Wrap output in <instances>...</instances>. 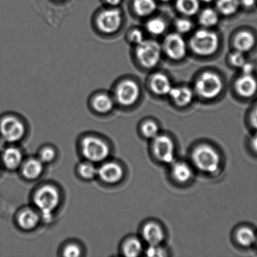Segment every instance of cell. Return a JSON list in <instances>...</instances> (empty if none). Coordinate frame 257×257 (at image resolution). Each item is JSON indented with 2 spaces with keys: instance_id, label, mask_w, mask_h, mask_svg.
<instances>
[{
  "instance_id": "cell-43",
  "label": "cell",
  "mask_w": 257,
  "mask_h": 257,
  "mask_svg": "<svg viewBox=\"0 0 257 257\" xmlns=\"http://www.w3.org/2000/svg\"><path fill=\"white\" fill-rule=\"evenodd\" d=\"M5 142H6V141L4 140L2 136H0V152L4 150Z\"/></svg>"
},
{
  "instance_id": "cell-21",
  "label": "cell",
  "mask_w": 257,
  "mask_h": 257,
  "mask_svg": "<svg viewBox=\"0 0 257 257\" xmlns=\"http://www.w3.org/2000/svg\"><path fill=\"white\" fill-rule=\"evenodd\" d=\"M133 10L139 17H147L153 14L157 9L155 0H134Z\"/></svg>"
},
{
  "instance_id": "cell-4",
  "label": "cell",
  "mask_w": 257,
  "mask_h": 257,
  "mask_svg": "<svg viewBox=\"0 0 257 257\" xmlns=\"http://www.w3.org/2000/svg\"><path fill=\"white\" fill-rule=\"evenodd\" d=\"M219 38L215 32L201 29L195 33L190 40V47L194 53L200 56L215 54L219 47Z\"/></svg>"
},
{
  "instance_id": "cell-24",
  "label": "cell",
  "mask_w": 257,
  "mask_h": 257,
  "mask_svg": "<svg viewBox=\"0 0 257 257\" xmlns=\"http://www.w3.org/2000/svg\"><path fill=\"white\" fill-rule=\"evenodd\" d=\"M236 237L238 243L245 247H249L253 245L257 240L255 231L248 227L239 229L236 232Z\"/></svg>"
},
{
  "instance_id": "cell-18",
  "label": "cell",
  "mask_w": 257,
  "mask_h": 257,
  "mask_svg": "<svg viewBox=\"0 0 257 257\" xmlns=\"http://www.w3.org/2000/svg\"><path fill=\"white\" fill-rule=\"evenodd\" d=\"M256 40L254 35L248 31H241L236 35L234 39V45L236 50L245 54L255 46Z\"/></svg>"
},
{
  "instance_id": "cell-44",
  "label": "cell",
  "mask_w": 257,
  "mask_h": 257,
  "mask_svg": "<svg viewBox=\"0 0 257 257\" xmlns=\"http://www.w3.org/2000/svg\"><path fill=\"white\" fill-rule=\"evenodd\" d=\"M53 1L57 3H62L66 1V0H53Z\"/></svg>"
},
{
  "instance_id": "cell-22",
  "label": "cell",
  "mask_w": 257,
  "mask_h": 257,
  "mask_svg": "<svg viewBox=\"0 0 257 257\" xmlns=\"http://www.w3.org/2000/svg\"><path fill=\"white\" fill-rule=\"evenodd\" d=\"M176 8L181 14L193 16L198 12L200 4L199 0H177Z\"/></svg>"
},
{
  "instance_id": "cell-27",
  "label": "cell",
  "mask_w": 257,
  "mask_h": 257,
  "mask_svg": "<svg viewBox=\"0 0 257 257\" xmlns=\"http://www.w3.org/2000/svg\"><path fill=\"white\" fill-rule=\"evenodd\" d=\"M239 0H218L216 6L218 11L225 16L235 14L240 7Z\"/></svg>"
},
{
  "instance_id": "cell-1",
  "label": "cell",
  "mask_w": 257,
  "mask_h": 257,
  "mask_svg": "<svg viewBox=\"0 0 257 257\" xmlns=\"http://www.w3.org/2000/svg\"><path fill=\"white\" fill-rule=\"evenodd\" d=\"M124 22L122 10L118 7L104 6L98 8L92 17V27L98 37L111 39L118 34Z\"/></svg>"
},
{
  "instance_id": "cell-41",
  "label": "cell",
  "mask_w": 257,
  "mask_h": 257,
  "mask_svg": "<svg viewBox=\"0 0 257 257\" xmlns=\"http://www.w3.org/2000/svg\"><path fill=\"white\" fill-rule=\"evenodd\" d=\"M240 5L245 7H251L255 5L256 0H239Z\"/></svg>"
},
{
  "instance_id": "cell-26",
  "label": "cell",
  "mask_w": 257,
  "mask_h": 257,
  "mask_svg": "<svg viewBox=\"0 0 257 257\" xmlns=\"http://www.w3.org/2000/svg\"><path fill=\"white\" fill-rule=\"evenodd\" d=\"M219 21L218 12L212 9H206L201 12L199 22L202 26L210 28L215 26Z\"/></svg>"
},
{
  "instance_id": "cell-7",
  "label": "cell",
  "mask_w": 257,
  "mask_h": 257,
  "mask_svg": "<svg viewBox=\"0 0 257 257\" xmlns=\"http://www.w3.org/2000/svg\"><path fill=\"white\" fill-rule=\"evenodd\" d=\"M223 87L221 77L215 73L204 72L196 80L195 90L200 96L211 99L220 94Z\"/></svg>"
},
{
  "instance_id": "cell-25",
  "label": "cell",
  "mask_w": 257,
  "mask_h": 257,
  "mask_svg": "<svg viewBox=\"0 0 257 257\" xmlns=\"http://www.w3.org/2000/svg\"><path fill=\"white\" fill-rule=\"evenodd\" d=\"M39 215L32 210H26L23 211L19 217L20 226L25 230L34 228L39 223Z\"/></svg>"
},
{
  "instance_id": "cell-45",
  "label": "cell",
  "mask_w": 257,
  "mask_h": 257,
  "mask_svg": "<svg viewBox=\"0 0 257 257\" xmlns=\"http://www.w3.org/2000/svg\"><path fill=\"white\" fill-rule=\"evenodd\" d=\"M203 1L205 3H210L211 2H212L213 0H203Z\"/></svg>"
},
{
  "instance_id": "cell-30",
  "label": "cell",
  "mask_w": 257,
  "mask_h": 257,
  "mask_svg": "<svg viewBox=\"0 0 257 257\" xmlns=\"http://www.w3.org/2000/svg\"><path fill=\"white\" fill-rule=\"evenodd\" d=\"M141 130H142L143 135L146 138L152 139V140L157 137L159 133V127L158 125L155 122L151 121V120H148L143 123Z\"/></svg>"
},
{
  "instance_id": "cell-42",
  "label": "cell",
  "mask_w": 257,
  "mask_h": 257,
  "mask_svg": "<svg viewBox=\"0 0 257 257\" xmlns=\"http://www.w3.org/2000/svg\"><path fill=\"white\" fill-rule=\"evenodd\" d=\"M250 145L253 150L257 153V133L251 138Z\"/></svg>"
},
{
  "instance_id": "cell-13",
  "label": "cell",
  "mask_w": 257,
  "mask_h": 257,
  "mask_svg": "<svg viewBox=\"0 0 257 257\" xmlns=\"http://www.w3.org/2000/svg\"><path fill=\"white\" fill-rule=\"evenodd\" d=\"M98 175L103 181L108 183H115L122 180L123 169L115 163H107L98 170Z\"/></svg>"
},
{
  "instance_id": "cell-12",
  "label": "cell",
  "mask_w": 257,
  "mask_h": 257,
  "mask_svg": "<svg viewBox=\"0 0 257 257\" xmlns=\"http://www.w3.org/2000/svg\"><path fill=\"white\" fill-rule=\"evenodd\" d=\"M163 49L171 59H183L187 54V45L180 34L173 33L165 37L163 43Z\"/></svg>"
},
{
  "instance_id": "cell-10",
  "label": "cell",
  "mask_w": 257,
  "mask_h": 257,
  "mask_svg": "<svg viewBox=\"0 0 257 257\" xmlns=\"http://www.w3.org/2000/svg\"><path fill=\"white\" fill-rule=\"evenodd\" d=\"M81 150L84 157L92 162L105 160L110 154L107 144L95 137L84 138L81 144Z\"/></svg>"
},
{
  "instance_id": "cell-3",
  "label": "cell",
  "mask_w": 257,
  "mask_h": 257,
  "mask_svg": "<svg viewBox=\"0 0 257 257\" xmlns=\"http://www.w3.org/2000/svg\"><path fill=\"white\" fill-rule=\"evenodd\" d=\"M192 160L196 167L203 172L213 173L220 168V156L210 145H201L194 150Z\"/></svg>"
},
{
  "instance_id": "cell-16",
  "label": "cell",
  "mask_w": 257,
  "mask_h": 257,
  "mask_svg": "<svg viewBox=\"0 0 257 257\" xmlns=\"http://www.w3.org/2000/svg\"><path fill=\"white\" fill-rule=\"evenodd\" d=\"M150 88L153 93L158 95H168L173 88L169 79L165 75L157 73L151 78Z\"/></svg>"
},
{
  "instance_id": "cell-11",
  "label": "cell",
  "mask_w": 257,
  "mask_h": 257,
  "mask_svg": "<svg viewBox=\"0 0 257 257\" xmlns=\"http://www.w3.org/2000/svg\"><path fill=\"white\" fill-rule=\"evenodd\" d=\"M153 154L158 161L170 164L175 160V145L168 136L158 135L153 139L152 145Z\"/></svg>"
},
{
  "instance_id": "cell-35",
  "label": "cell",
  "mask_w": 257,
  "mask_h": 257,
  "mask_svg": "<svg viewBox=\"0 0 257 257\" xmlns=\"http://www.w3.org/2000/svg\"><path fill=\"white\" fill-rule=\"evenodd\" d=\"M146 255L152 257L165 256L166 254L164 249L161 247L160 245H150L145 251Z\"/></svg>"
},
{
  "instance_id": "cell-36",
  "label": "cell",
  "mask_w": 257,
  "mask_h": 257,
  "mask_svg": "<svg viewBox=\"0 0 257 257\" xmlns=\"http://www.w3.org/2000/svg\"><path fill=\"white\" fill-rule=\"evenodd\" d=\"M55 158L54 151L51 148H47L42 151L40 155V160L42 163H49Z\"/></svg>"
},
{
  "instance_id": "cell-6",
  "label": "cell",
  "mask_w": 257,
  "mask_h": 257,
  "mask_svg": "<svg viewBox=\"0 0 257 257\" xmlns=\"http://www.w3.org/2000/svg\"><path fill=\"white\" fill-rule=\"evenodd\" d=\"M135 55L140 65L151 69L159 62L162 56V47L155 40H144L136 46Z\"/></svg>"
},
{
  "instance_id": "cell-39",
  "label": "cell",
  "mask_w": 257,
  "mask_h": 257,
  "mask_svg": "<svg viewBox=\"0 0 257 257\" xmlns=\"http://www.w3.org/2000/svg\"><path fill=\"white\" fill-rule=\"evenodd\" d=\"M103 5L111 7H118L123 0H102Z\"/></svg>"
},
{
  "instance_id": "cell-37",
  "label": "cell",
  "mask_w": 257,
  "mask_h": 257,
  "mask_svg": "<svg viewBox=\"0 0 257 257\" xmlns=\"http://www.w3.org/2000/svg\"><path fill=\"white\" fill-rule=\"evenodd\" d=\"M80 254V248L77 245H69L64 250V256L67 257H77Z\"/></svg>"
},
{
  "instance_id": "cell-33",
  "label": "cell",
  "mask_w": 257,
  "mask_h": 257,
  "mask_svg": "<svg viewBox=\"0 0 257 257\" xmlns=\"http://www.w3.org/2000/svg\"><path fill=\"white\" fill-rule=\"evenodd\" d=\"M127 39L131 44L137 46L145 40L144 35L140 30L133 29L128 32Z\"/></svg>"
},
{
  "instance_id": "cell-9",
  "label": "cell",
  "mask_w": 257,
  "mask_h": 257,
  "mask_svg": "<svg viewBox=\"0 0 257 257\" xmlns=\"http://www.w3.org/2000/svg\"><path fill=\"white\" fill-rule=\"evenodd\" d=\"M88 105L95 114L107 115L117 107L110 90L100 89L95 90L88 98Z\"/></svg>"
},
{
  "instance_id": "cell-23",
  "label": "cell",
  "mask_w": 257,
  "mask_h": 257,
  "mask_svg": "<svg viewBox=\"0 0 257 257\" xmlns=\"http://www.w3.org/2000/svg\"><path fill=\"white\" fill-rule=\"evenodd\" d=\"M42 163L40 160H35V159L27 161L23 168V174L25 177L29 180L37 178L42 172Z\"/></svg>"
},
{
  "instance_id": "cell-32",
  "label": "cell",
  "mask_w": 257,
  "mask_h": 257,
  "mask_svg": "<svg viewBox=\"0 0 257 257\" xmlns=\"http://www.w3.org/2000/svg\"><path fill=\"white\" fill-rule=\"evenodd\" d=\"M176 29L180 34H187L192 30L193 23L187 19H180L176 20Z\"/></svg>"
},
{
  "instance_id": "cell-5",
  "label": "cell",
  "mask_w": 257,
  "mask_h": 257,
  "mask_svg": "<svg viewBox=\"0 0 257 257\" xmlns=\"http://www.w3.org/2000/svg\"><path fill=\"white\" fill-rule=\"evenodd\" d=\"M59 201L60 195L57 189L49 185L40 188L34 196L35 205L41 211L42 218L45 221L51 220L53 211L59 205Z\"/></svg>"
},
{
  "instance_id": "cell-15",
  "label": "cell",
  "mask_w": 257,
  "mask_h": 257,
  "mask_svg": "<svg viewBox=\"0 0 257 257\" xmlns=\"http://www.w3.org/2000/svg\"><path fill=\"white\" fill-rule=\"evenodd\" d=\"M142 235L149 245H160L165 238L162 227L155 222H149L143 226Z\"/></svg>"
},
{
  "instance_id": "cell-38",
  "label": "cell",
  "mask_w": 257,
  "mask_h": 257,
  "mask_svg": "<svg viewBox=\"0 0 257 257\" xmlns=\"http://www.w3.org/2000/svg\"><path fill=\"white\" fill-rule=\"evenodd\" d=\"M240 69L242 70L243 74L251 75L253 72L254 66L251 63L246 62Z\"/></svg>"
},
{
  "instance_id": "cell-34",
  "label": "cell",
  "mask_w": 257,
  "mask_h": 257,
  "mask_svg": "<svg viewBox=\"0 0 257 257\" xmlns=\"http://www.w3.org/2000/svg\"><path fill=\"white\" fill-rule=\"evenodd\" d=\"M230 61L233 66L240 69L246 62L245 54L238 51V50H236L230 55Z\"/></svg>"
},
{
  "instance_id": "cell-2",
  "label": "cell",
  "mask_w": 257,
  "mask_h": 257,
  "mask_svg": "<svg viewBox=\"0 0 257 257\" xmlns=\"http://www.w3.org/2000/svg\"><path fill=\"white\" fill-rule=\"evenodd\" d=\"M111 93L117 106L129 107L139 99L140 89L138 83L130 78H122L113 84Z\"/></svg>"
},
{
  "instance_id": "cell-17",
  "label": "cell",
  "mask_w": 257,
  "mask_h": 257,
  "mask_svg": "<svg viewBox=\"0 0 257 257\" xmlns=\"http://www.w3.org/2000/svg\"><path fill=\"white\" fill-rule=\"evenodd\" d=\"M168 95L173 101L181 107L191 104L194 97L193 90L187 87H173Z\"/></svg>"
},
{
  "instance_id": "cell-31",
  "label": "cell",
  "mask_w": 257,
  "mask_h": 257,
  "mask_svg": "<svg viewBox=\"0 0 257 257\" xmlns=\"http://www.w3.org/2000/svg\"><path fill=\"white\" fill-rule=\"evenodd\" d=\"M80 175L85 179H92L98 174V170L91 163H84L79 168Z\"/></svg>"
},
{
  "instance_id": "cell-28",
  "label": "cell",
  "mask_w": 257,
  "mask_h": 257,
  "mask_svg": "<svg viewBox=\"0 0 257 257\" xmlns=\"http://www.w3.org/2000/svg\"><path fill=\"white\" fill-rule=\"evenodd\" d=\"M123 250L125 256L128 257L138 256L142 253V244L137 238H130L124 244Z\"/></svg>"
},
{
  "instance_id": "cell-47",
  "label": "cell",
  "mask_w": 257,
  "mask_h": 257,
  "mask_svg": "<svg viewBox=\"0 0 257 257\" xmlns=\"http://www.w3.org/2000/svg\"><path fill=\"white\" fill-rule=\"evenodd\" d=\"M256 241H257V240H256Z\"/></svg>"
},
{
  "instance_id": "cell-19",
  "label": "cell",
  "mask_w": 257,
  "mask_h": 257,
  "mask_svg": "<svg viewBox=\"0 0 257 257\" xmlns=\"http://www.w3.org/2000/svg\"><path fill=\"white\" fill-rule=\"evenodd\" d=\"M173 178L179 183H186L192 178L193 171L190 166L184 162L174 164L172 168Z\"/></svg>"
},
{
  "instance_id": "cell-8",
  "label": "cell",
  "mask_w": 257,
  "mask_h": 257,
  "mask_svg": "<svg viewBox=\"0 0 257 257\" xmlns=\"http://www.w3.org/2000/svg\"><path fill=\"white\" fill-rule=\"evenodd\" d=\"M0 133L8 142H16L21 140L25 133L24 122L19 115L7 113L0 117Z\"/></svg>"
},
{
  "instance_id": "cell-40",
  "label": "cell",
  "mask_w": 257,
  "mask_h": 257,
  "mask_svg": "<svg viewBox=\"0 0 257 257\" xmlns=\"http://www.w3.org/2000/svg\"><path fill=\"white\" fill-rule=\"evenodd\" d=\"M251 124L254 128L257 131V105L251 113L250 117Z\"/></svg>"
},
{
  "instance_id": "cell-46",
  "label": "cell",
  "mask_w": 257,
  "mask_h": 257,
  "mask_svg": "<svg viewBox=\"0 0 257 257\" xmlns=\"http://www.w3.org/2000/svg\"><path fill=\"white\" fill-rule=\"evenodd\" d=\"M161 1H163V2H168V1H170V0H161Z\"/></svg>"
},
{
  "instance_id": "cell-14",
  "label": "cell",
  "mask_w": 257,
  "mask_h": 257,
  "mask_svg": "<svg viewBox=\"0 0 257 257\" xmlns=\"http://www.w3.org/2000/svg\"><path fill=\"white\" fill-rule=\"evenodd\" d=\"M238 94L243 97H251L257 91V80L252 74H243L235 83Z\"/></svg>"
},
{
  "instance_id": "cell-20",
  "label": "cell",
  "mask_w": 257,
  "mask_h": 257,
  "mask_svg": "<svg viewBox=\"0 0 257 257\" xmlns=\"http://www.w3.org/2000/svg\"><path fill=\"white\" fill-rule=\"evenodd\" d=\"M22 160V153L18 149L9 148L4 150L3 161L6 167L10 170H15L19 167Z\"/></svg>"
},
{
  "instance_id": "cell-29",
  "label": "cell",
  "mask_w": 257,
  "mask_h": 257,
  "mask_svg": "<svg viewBox=\"0 0 257 257\" xmlns=\"http://www.w3.org/2000/svg\"><path fill=\"white\" fill-rule=\"evenodd\" d=\"M146 28L150 34L153 35H160L165 32L167 25L164 20L159 18H155L147 22Z\"/></svg>"
}]
</instances>
